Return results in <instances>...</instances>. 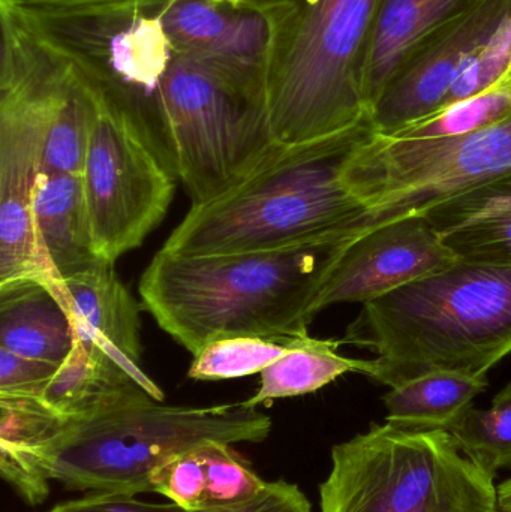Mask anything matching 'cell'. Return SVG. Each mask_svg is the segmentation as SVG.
<instances>
[{"mask_svg": "<svg viewBox=\"0 0 511 512\" xmlns=\"http://www.w3.org/2000/svg\"><path fill=\"white\" fill-rule=\"evenodd\" d=\"M369 113L320 140L281 146L212 200L192 204L162 251L200 256L273 251L342 236L368 209L345 186V168L375 138Z\"/></svg>", "mask_w": 511, "mask_h": 512, "instance_id": "cell-2", "label": "cell"}, {"mask_svg": "<svg viewBox=\"0 0 511 512\" xmlns=\"http://www.w3.org/2000/svg\"><path fill=\"white\" fill-rule=\"evenodd\" d=\"M74 346L71 315L50 286L26 282L0 289V348L62 364Z\"/></svg>", "mask_w": 511, "mask_h": 512, "instance_id": "cell-17", "label": "cell"}, {"mask_svg": "<svg viewBox=\"0 0 511 512\" xmlns=\"http://www.w3.org/2000/svg\"><path fill=\"white\" fill-rule=\"evenodd\" d=\"M153 493L186 510H207V469L203 444L170 457L152 474Z\"/></svg>", "mask_w": 511, "mask_h": 512, "instance_id": "cell-28", "label": "cell"}, {"mask_svg": "<svg viewBox=\"0 0 511 512\" xmlns=\"http://www.w3.org/2000/svg\"><path fill=\"white\" fill-rule=\"evenodd\" d=\"M459 261L422 216L380 225L348 245L315 301V315L339 303H369Z\"/></svg>", "mask_w": 511, "mask_h": 512, "instance_id": "cell-10", "label": "cell"}, {"mask_svg": "<svg viewBox=\"0 0 511 512\" xmlns=\"http://www.w3.org/2000/svg\"><path fill=\"white\" fill-rule=\"evenodd\" d=\"M272 18L266 108L273 140L308 143L368 114L363 69L377 0H248Z\"/></svg>", "mask_w": 511, "mask_h": 512, "instance_id": "cell-4", "label": "cell"}, {"mask_svg": "<svg viewBox=\"0 0 511 512\" xmlns=\"http://www.w3.org/2000/svg\"><path fill=\"white\" fill-rule=\"evenodd\" d=\"M465 456L497 477L511 469V384L492 400L489 409H465L446 427Z\"/></svg>", "mask_w": 511, "mask_h": 512, "instance_id": "cell-21", "label": "cell"}, {"mask_svg": "<svg viewBox=\"0 0 511 512\" xmlns=\"http://www.w3.org/2000/svg\"><path fill=\"white\" fill-rule=\"evenodd\" d=\"M33 221L39 245L57 279H68L104 261L93 240L81 174H39L33 192Z\"/></svg>", "mask_w": 511, "mask_h": 512, "instance_id": "cell-15", "label": "cell"}, {"mask_svg": "<svg viewBox=\"0 0 511 512\" xmlns=\"http://www.w3.org/2000/svg\"><path fill=\"white\" fill-rule=\"evenodd\" d=\"M341 345V340L315 339L309 333L291 336L284 354L260 373L257 393L242 405L258 408L275 400L315 393L345 373L366 375L369 360L342 357L338 354Z\"/></svg>", "mask_w": 511, "mask_h": 512, "instance_id": "cell-18", "label": "cell"}, {"mask_svg": "<svg viewBox=\"0 0 511 512\" xmlns=\"http://www.w3.org/2000/svg\"><path fill=\"white\" fill-rule=\"evenodd\" d=\"M485 0H377L363 69V98L371 110L410 54L441 27Z\"/></svg>", "mask_w": 511, "mask_h": 512, "instance_id": "cell-13", "label": "cell"}, {"mask_svg": "<svg viewBox=\"0 0 511 512\" xmlns=\"http://www.w3.org/2000/svg\"><path fill=\"white\" fill-rule=\"evenodd\" d=\"M209 508L237 507L257 499L269 486L228 442L203 444Z\"/></svg>", "mask_w": 511, "mask_h": 512, "instance_id": "cell-26", "label": "cell"}, {"mask_svg": "<svg viewBox=\"0 0 511 512\" xmlns=\"http://www.w3.org/2000/svg\"><path fill=\"white\" fill-rule=\"evenodd\" d=\"M511 68V14L476 53L471 54L450 87L444 108L485 92ZM443 108V110H444Z\"/></svg>", "mask_w": 511, "mask_h": 512, "instance_id": "cell-27", "label": "cell"}, {"mask_svg": "<svg viewBox=\"0 0 511 512\" xmlns=\"http://www.w3.org/2000/svg\"><path fill=\"white\" fill-rule=\"evenodd\" d=\"M114 2V0H0L2 5L17 8H65V6L95 5V3Z\"/></svg>", "mask_w": 511, "mask_h": 512, "instance_id": "cell-30", "label": "cell"}, {"mask_svg": "<svg viewBox=\"0 0 511 512\" xmlns=\"http://www.w3.org/2000/svg\"><path fill=\"white\" fill-rule=\"evenodd\" d=\"M494 475L444 429L372 424L332 448L321 512H497Z\"/></svg>", "mask_w": 511, "mask_h": 512, "instance_id": "cell-6", "label": "cell"}, {"mask_svg": "<svg viewBox=\"0 0 511 512\" xmlns=\"http://www.w3.org/2000/svg\"><path fill=\"white\" fill-rule=\"evenodd\" d=\"M511 116V72L479 95L449 105L434 116L414 123L393 138L425 140V138L458 137L479 131Z\"/></svg>", "mask_w": 511, "mask_h": 512, "instance_id": "cell-25", "label": "cell"}, {"mask_svg": "<svg viewBox=\"0 0 511 512\" xmlns=\"http://www.w3.org/2000/svg\"><path fill=\"white\" fill-rule=\"evenodd\" d=\"M416 216L425 218L461 261L511 267V174Z\"/></svg>", "mask_w": 511, "mask_h": 512, "instance_id": "cell-14", "label": "cell"}, {"mask_svg": "<svg viewBox=\"0 0 511 512\" xmlns=\"http://www.w3.org/2000/svg\"><path fill=\"white\" fill-rule=\"evenodd\" d=\"M510 174L511 116L458 137L377 134L348 162L342 179L368 209L354 228L359 237Z\"/></svg>", "mask_w": 511, "mask_h": 512, "instance_id": "cell-7", "label": "cell"}, {"mask_svg": "<svg viewBox=\"0 0 511 512\" xmlns=\"http://www.w3.org/2000/svg\"><path fill=\"white\" fill-rule=\"evenodd\" d=\"M59 366L0 348V394L42 396Z\"/></svg>", "mask_w": 511, "mask_h": 512, "instance_id": "cell-29", "label": "cell"}, {"mask_svg": "<svg viewBox=\"0 0 511 512\" xmlns=\"http://www.w3.org/2000/svg\"><path fill=\"white\" fill-rule=\"evenodd\" d=\"M288 339L290 337L278 340L228 336L213 340L192 355L194 360L189 366L188 378L194 381H227L261 373L284 354Z\"/></svg>", "mask_w": 511, "mask_h": 512, "instance_id": "cell-24", "label": "cell"}, {"mask_svg": "<svg viewBox=\"0 0 511 512\" xmlns=\"http://www.w3.org/2000/svg\"><path fill=\"white\" fill-rule=\"evenodd\" d=\"M510 72H511V68H510Z\"/></svg>", "mask_w": 511, "mask_h": 512, "instance_id": "cell-32", "label": "cell"}, {"mask_svg": "<svg viewBox=\"0 0 511 512\" xmlns=\"http://www.w3.org/2000/svg\"><path fill=\"white\" fill-rule=\"evenodd\" d=\"M92 96L95 114L81 179L96 251L116 264L164 221L177 177L116 111Z\"/></svg>", "mask_w": 511, "mask_h": 512, "instance_id": "cell-8", "label": "cell"}, {"mask_svg": "<svg viewBox=\"0 0 511 512\" xmlns=\"http://www.w3.org/2000/svg\"><path fill=\"white\" fill-rule=\"evenodd\" d=\"M341 342L377 352L366 376L390 388L438 370L486 376L511 354V267L459 259L363 304Z\"/></svg>", "mask_w": 511, "mask_h": 512, "instance_id": "cell-3", "label": "cell"}, {"mask_svg": "<svg viewBox=\"0 0 511 512\" xmlns=\"http://www.w3.org/2000/svg\"><path fill=\"white\" fill-rule=\"evenodd\" d=\"M174 44L266 93L272 18L248 0H155Z\"/></svg>", "mask_w": 511, "mask_h": 512, "instance_id": "cell-11", "label": "cell"}, {"mask_svg": "<svg viewBox=\"0 0 511 512\" xmlns=\"http://www.w3.org/2000/svg\"><path fill=\"white\" fill-rule=\"evenodd\" d=\"M93 114L95 101L92 93L75 75L51 116L42 149L41 173H83Z\"/></svg>", "mask_w": 511, "mask_h": 512, "instance_id": "cell-20", "label": "cell"}, {"mask_svg": "<svg viewBox=\"0 0 511 512\" xmlns=\"http://www.w3.org/2000/svg\"><path fill=\"white\" fill-rule=\"evenodd\" d=\"M273 421L242 403L170 406L140 400L87 421H75L44 451L51 481L72 492L138 496L153 493V472L170 457L209 441L260 444Z\"/></svg>", "mask_w": 511, "mask_h": 512, "instance_id": "cell-5", "label": "cell"}, {"mask_svg": "<svg viewBox=\"0 0 511 512\" xmlns=\"http://www.w3.org/2000/svg\"><path fill=\"white\" fill-rule=\"evenodd\" d=\"M41 397L65 417L87 421L152 396L104 352L75 340Z\"/></svg>", "mask_w": 511, "mask_h": 512, "instance_id": "cell-16", "label": "cell"}, {"mask_svg": "<svg viewBox=\"0 0 511 512\" xmlns=\"http://www.w3.org/2000/svg\"><path fill=\"white\" fill-rule=\"evenodd\" d=\"M498 490L497 512H511V478L503 481Z\"/></svg>", "mask_w": 511, "mask_h": 512, "instance_id": "cell-31", "label": "cell"}, {"mask_svg": "<svg viewBox=\"0 0 511 512\" xmlns=\"http://www.w3.org/2000/svg\"><path fill=\"white\" fill-rule=\"evenodd\" d=\"M74 423L51 408L41 396L0 394V451L3 453L32 454L41 460L44 451L56 444Z\"/></svg>", "mask_w": 511, "mask_h": 512, "instance_id": "cell-23", "label": "cell"}, {"mask_svg": "<svg viewBox=\"0 0 511 512\" xmlns=\"http://www.w3.org/2000/svg\"><path fill=\"white\" fill-rule=\"evenodd\" d=\"M48 512H312V507L297 484L278 480L269 481V486L254 501L237 507L186 510L174 502L153 504L140 501L137 496L89 493L56 505Z\"/></svg>", "mask_w": 511, "mask_h": 512, "instance_id": "cell-22", "label": "cell"}, {"mask_svg": "<svg viewBox=\"0 0 511 512\" xmlns=\"http://www.w3.org/2000/svg\"><path fill=\"white\" fill-rule=\"evenodd\" d=\"M54 294L71 315L75 340L104 352L153 399L164 400L161 388L141 369L143 304L123 285L113 262H98L83 273L60 280Z\"/></svg>", "mask_w": 511, "mask_h": 512, "instance_id": "cell-12", "label": "cell"}, {"mask_svg": "<svg viewBox=\"0 0 511 512\" xmlns=\"http://www.w3.org/2000/svg\"><path fill=\"white\" fill-rule=\"evenodd\" d=\"M354 239L222 255L161 249L141 274V304L192 355L222 337L308 333L318 294Z\"/></svg>", "mask_w": 511, "mask_h": 512, "instance_id": "cell-1", "label": "cell"}, {"mask_svg": "<svg viewBox=\"0 0 511 512\" xmlns=\"http://www.w3.org/2000/svg\"><path fill=\"white\" fill-rule=\"evenodd\" d=\"M489 387L486 376L438 370L393 387L383 397L387 423L408 429H446Z\"/></svg>", "mask_w": 511, "mask_h": 512, "instance_id": "cell-19", "label": "cell"}, {"mask_svg": "<svg viewBox=\"0 0 511 512\" xmlns=\"http://www.w3.org/2000/svg\"><path fill=\"white\" fill-rule=\"evenodd\" d=\"M510 14L511 0H485L423 41L369 110L377 134L393 137L443 110L462 63Z\"/></svg>", "mask_w": 511, "mask_h": 512, "instance_id": "cell-9", "label": "cell"}]
</instances>
